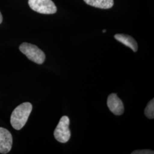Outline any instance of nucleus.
<instances>
[{
    "label": "nucleus",
    "instance_id": "9b49d317",
    "mask_svg": "<svg viewBox=\"0 0 154 154\" xmlns=\"http://www.w3.org/2000/svg\"><path fill=\"white\" fill-rule=\"evenodd\" d=\"M2 22V16L0 12V24Z\"/></svg>",
    "mask_w": 154,
    "mask_h": 154
},
{
    "label": "nucleus",
    "instance_id": "0eeeda50",
    "mask_svg": "<svg viewBox=\"0 0 154 154\" xmlns=\"http://www.w3.org/2000/svg\"><path fill=\"white\" fill-rule=\"evenodd\" d=\"M114 38L121 42L123 44L126 45L127 47L131 48L134 52H137L138 50V44L136 41L132 37L122 34H117L114 36Z\"/></svg>",
    "mask_w": 154,
    "mask_h": 154
},
{
    "label": "nucleus",
    "instance_id": "f257e3e1",
    "mask_svg": "<svg viewBox=\"0 0 154 154\" xmlns=\"http://www.w3.org/2000/svg\"><path fill=\"white\" fill-rule=\"evenodd\" d=\"M32 109L33 106L30 103L25 102L13 110L11 117V123L15 130H20L25 125Z\"/></svg>",
    "mask_w": 154,
    "mask_h": 154
},
{
    "label": "nucleus",
    "instance_id": "f03ea898",
    "mask_svg": "<svg viewBox=\"0 0 154 154\" xmlns=\"http://www.w3.org/2000/svg\"><path fill=\"white\" fill-rule=\"evenodd\" d=\"M20 50L28 59L34 62L41 65L44 62L45 54L44 51L34 45L29 43H22L19 47Z\"/></svg>",
    "mask_w": 154,
    "mask_h": 154
},
{
    "label": "nucleus",
    "instance_id": "7ed1b4c3",
    "mask_svg": "<svg viewBox=\"0 0 154 154\" xmlns=\"http://www.w3.org/2000/svg\"><path fill=\"white\" fill-rule=\"evenodd\" d=\"M70 119L67 116H62L56 127L54 135L55 139L60 143H66L71 137V132L69 129Z\"/></svg>",
    "mask_w": 154,
    "mask_h": 154
},
{
    "label": "nucleus",
    "instance_id": "39448f33",
    "mask_svg": "<svg viewBox=\"0 0 154 154\" xmlns=\"http://www.w3.org/2000/svg\"><path fill=\"white\" fill-rule=\"evenodd\" d=\"M13 138L11 132L6 128L0 127V153L8 154L11 150Z\"/></svg>",
    "mask_w": 154,
    "mask_h": 154
},
{
    "label": "nucleus",
    "instance_id": "423d86ee",
    "mask_svg": "<svg viewBox=\"0 0 154 154\" xmlns=\"http://www.w3.org/2000/svg\"><path fill=\"white\" fill-rule=\"evenodd\" d=\"M107 106L109 110L116 116H121L124 112V105L117 95L111 94L107 98Z\"/></svg>",
    "mask_w": 154,
    "mask_h": 154
},
{
    "label": "nucleus",
    "instance_id": "20e7f679",
    "mask_svg": "<svg viewBox=\"0 0 154 154\" xmlns=\"http://www.w3.org/2000/svg\"><path fill=\"white\" fill-rule=\"evenodd\" d=\"M28 4L33 11L41 14H51L57 11L55 4L51 0H29Z\"/></svg>",
    "mask_w": 154,
    "mask_h": 154
},
{
    "label": "nucleus",
    "instance_id": "f8f14e48",
    "mask_svg": "<svg viewBox=\"0 0 154 154\" xmlns=\"http://www.w3.org/2000/svg\"><path fill=\"white\" fill-rule=\"evenodd\" d=\"M103 33H105V32H106V30H103Z\"/></svg>",
    "mask_w": 154,
    "mask_h": 154
},
{
    "label": "nucleus",
    "instance_id": "1a4fd4ad",
    "mask_svg": "<svg viewBox=\"0 0 154 154\" xmlns=\"http://www.w3.org/2000/svg\"><path fill=\"white\" fill-rule=\"evenodd\" d=\"M144 114L149 119L154 118V99H152L147 105L145 110Z\"/></svg>",
    "mask_w": 154,
    "mask_h": 154
},
{
    "label": "nucleus",
    "instance_id": "9d476101",
    "mask_svg": "<svg viewBox=\"0 0 154 154\" xmlns=\"http://www.w3.org/2000/svg\"><path fill=\"white\" fill-rule=\"evenodd\" d=\"M132 154H153L154 151L149 149H143V150H137L133 151Z\"/></svg>",
    "mask_w": 154,
    "mask_h": 154
},
{
    "label": "nucleus",
    "instance_id": "6e6552de",
    "mask_svg": "<svg viewBox=\"0 0 154 154\" xmlns=\"http://www.w3.org/2000/svg\"><path fill=\"white\" fill-rule=\"evenodd\" d=\"M88 5L107 9L112 7L114 0H83Z\"/></svg>",
    "mask_w": 154,
    "mask_h": 154
}]
</instances>
